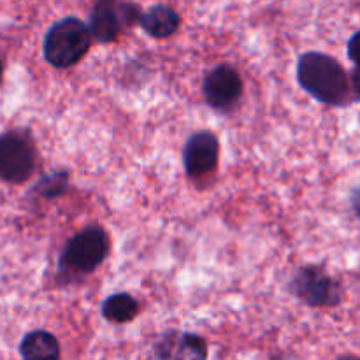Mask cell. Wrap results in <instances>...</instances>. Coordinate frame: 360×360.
Segmentation results:
<instances>
[{
	"mask_svg": "<svg viewBox=\"0 0 360 360\" xmlns=\"http://www.w3.org/2000/svg\"><path fill=\"white\" fill-rule=\"evenodd\" d=\"M297 79L299 84L322 104H347L348 76L333 56L319 51L304 53L297 62Z\"/></svg>",
	"mask_w": 360,
	"mask_h": 360,
	"instance_id": "1",
	"label": "cell"
},
{
	"mask_svg": "<svg viewBox=\"0 0 360 360\" xmlns=\"http://www.w3.org/2000/svg\"><path fill=\"white\" fill-rule=\"evenodd\" d=\"M102 315L112 323L130 322L137 315V302L129 294H115L108 297L102 306Z\"/></svg>",
	"mask_w": 360,
	"mask_h": 360,
	"instance_id": "12",
	"label": "cell"
},
{
	"mask_svg": "<svg viewBox=\"0 0 360 360\" xmlns=\"http://www.w3.org/2000/svg\"><path fill=\"white\" fill-rule=\"evenodd\" d=\"M220 144L214 134L202 130L193 134L183 151V162L190 178H199L213 171L218 164Z\"/></svg>",
	"mask_w": 360,
	"mask_h": 360,
	"instance_id": "8",
	"label": "cell"
},
{
	"mask_svg": "<svg viewBox=\"0 0 360 360\" xmlns=\"http://www.w3.org/2000/svg\"><path fill=\"white\" fill-rule=\"evenodd\" d=\"M352 88L355 91V97L360 101V65H355V69L352 70Z\"/></svg>",
	"mask_w": 360,
	"mask_h": 360,
	"instance_id": "14",
	"label": "cell"
},
{
	"mask_svg": "<svg viewBox=\"0 0 360 360\" xmlns=\"http://www.w3.org/2000/svg\"><path fill=\"white\" fill-rule=\"evenodd\" d=\"M292 290L308 306H336L343 297L340 281L316 266L299 269L292 281Z\"/></svg>",
	"mask_w": 360,
	"mask_h": 360,
	"instance_id": "4",
	"label": "cell"
},
{
	"mask_svg": "<svg viewBox=\"0 0 360 360\" xmlns=\"http://www.w3.org/2000/svg\"><path fill=\"white\" fill-rule=\"evenodd\" d=\"M139 18L136 6L120 0H98L90 18L91 37L98 42L115 41L123 27L134 23Z\"/></svg>",
	"mask_w": 360,
	"mask_h": 360,
	"instance_id": "6",
	"label": "cell"
},
{
	"mask_svg": "<svg viewBox=\"0 0 360 360\" xmlns=\"http://www.w3.org/2000/svg\"><path fill=\"white\" fill-rule=\"evenodd\" d=\"M109 253V239L104 229L86 227L77 232L62 253V266L76 273H91Z\"/></svg>",
	"mask_w": 360,
	"mask_h": 360,
	"instance_id": "3",
	"label": "cell"
},
{
	"mask_svg": "<svg viewBox=\"0 0 360 360\" xmlns=\"http://www.w3.org/2000/svg\"><path fill=\"white\" fill-rule=\"evenodd\" d=\"M0 79H2V62H0Z\"/></svg>",
	"mask_w": 360,
	"mask_h": 360,
	"instance_id": "15",
	"label": "cell"
},
{
	"mask_svg": "<svg viewBox=\"0 0 360 360\" xmlns=\"http://www.w3.org/2000/svg\"><path fill=\"white\" fill-rule=\"evenodd\" d=\"M34 148L27 137L16 132L0 136V178L9 183H23L34 172Z\"/></svg>",
	"mask_w": 360,
	"mask_h": 360,
	"instance_id": "5",
	"label": "cell"
},
{
	"mask_svg": "<svg viewBox=\"0 0 360 360\" xmlns=\"http://www.w3.org/2000/svg\"><path fill=\"white\" fill-rule=\"evenodd\" d=\"M158 359H206V343L195 334L171 333L157 345Z\"/></svg>",
	"mask_w": 360,
	"mask_h": 360,
	"instance_id": "9",
	"label": "cell"
},
{
	"mask_svg": "<svg viewBox=\"0 0 360 360\" xmlns=\"http://www.w3.org/2000/svg\"><path fill=\"white\" fill-rule=\"evenodd\" d=\"M204 97L211 108L227 111L238 104L243 94V81L238 70L231 65H218L204 79Z\"/></svg>",
	"mask_w": 360,
	"mask_h": 360,
	"instance_id": "7",
	"label": "cell"
},
{
	"mask_svg": "<svg viewBox=\"0 0 360 360\" xmlns=\"http://www.w3.org/2000/svg\"><path fill=\"white\" fill-rule=\"evenodd\" d=\"M179 14L167 6H155L141 16L139 23L151 37L164 39L174 34L179 28Z\"/></svg>",
	"mask_w": 360,
	"mask_h": 360,
	"instance_id": "10",
	"label": "cell"
},
{
	"mask_svg": "<svg viewBox=\"0 0 360 360\" xmlns=\"http://www.w3.org/2000/svg\"><path fill=\"white\" fill-rule=\"evenodd\" d=\"M91 44V32L77 18L56 21L44 37V58L58 69H67L79 62Z\"/></svg>",
	"mask_w": 360,
	"mask_h": 360,
	"instance_id": "2",
	"label": "cell"
},
{
	"mask_svg": "<svg viewBox=\"0 0 360 360\" xmlns=\"http://www.w3.org/2000/svg\"><path fill=\"white\" fill-rule=\"evenodd\" d=\"M348 58L355 65H360V30L355 32L350 37V41H348Z\"/></svg>",
	"mask_w": 360,
	"mask_h": 360,
	"instance_id": "13",
	"label": "cell"
},
{
	"mask_svg": "<svg viewBox=\"0 0 360 360\" xmlns=\"http://www.w3.org/2000/svg\"><path fill=\"white\" fill-rule=\"evenodd\" d=\"M20 354L23 359H58L60 347L53 334L46 330H34L23 338L20 345Z\"/></svg>",
	"mask_w": 360,
	"mask_h": 360,
	"instance_id": "11",
	"label": "cell"
}]
</instances>
